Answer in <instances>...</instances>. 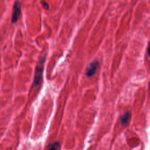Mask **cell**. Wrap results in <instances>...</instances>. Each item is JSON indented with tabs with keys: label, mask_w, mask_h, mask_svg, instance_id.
Instances as JSON below:
<instances>
[{
	"label": "cell",
	"mask_w": 150,
	"mask_h": 150,
	"mask_svg": "<svg viewBox=\"0 0 150 150\" xmlns=\"http://www.w3.org/2000/svg\"><path fill=\"white\" fill-rule=\"evenodd\" d=\"M46 60V54L42 55L39 59V60L35 67L34 79H33V81L32 86V87L38 86L42 82L43 72L44 70Z\"/></svg>",
	"instance_id": "1"
},
{
	"label": "cell",
	"mask_w": 150,
	"mask_h": 150,
	"mask_svg": "<svg viewBox=\"0 0 150 150\" xmlns=\"http://www.w3.org/2000/svg\"><path fill=\"white\" fill-rule=\"evenodd\" d=\"M41 4L42 5V6L45 8V9H49V4L46 2L45 1H41Z\"/></svg>",
	"instance_id": "6"
},
{
	"label": "cell",
	"mask_w": 150,
	"mask_h": 150,
	"mask_svg": "<svg viewBox=\"0 0 150 150\" xmlns=\"http://www.w3.org/2000/svg\"><path fill=\"white\" fill-rule=\"evenodd\" d=\"M131 117V113L128 111V112H126L125 113H124L120 118L121 120V122L122 125H126L127 123L128 122L129 118Z\"/></svg>",
	"instance_id": "4"
},
{
	"label": "cell",
	"mask_w": 150,
	"mask_h": 150,
	"mask_svg": "<svg viewBox=\"0 0 150 150\" xmlns=\"http://www.w3.org/2000/svg\"><path fill=\"white\" fill-rule=\"evenodd\" d=\"M59 147V144L57 142H55L53 143L52 145H50L47 150H57L58 148Z\"/></svg>",
	"instance_id": "5"
},
{
	"label": "cell",
	"mask_w": 150,
	"mask_h": 150,
	"mask_svg": "<svg viewBox=\"0 0 150 150\" xmlns=\"http://www.w3.org/2000/svg\"><path fill=\"white\" fill-rule=\"evenodd\" d=\"M98 66H99V62L97 60H95L91 62V63H90L86 67V73L87 76L91 77L92 76H93L96 73Z\"/></svg>",
	"instance_id": "2"
},
{
	"label": "cell",
	"mask_w": 150,
	"mask_h": 150,
	"mask_svg": "<svg viewBox=\"0 0 150 150\" xmlns=\"http://www.w3.org/2000/svg\"><path fill=\"white\" fill-rule=\"evenodd\" d=\"M21 3L19 1H16L14 5H13V12H12V23H15L21 14Z\"/></svg>",
	"instance_id": "3"
}]
</instances>
